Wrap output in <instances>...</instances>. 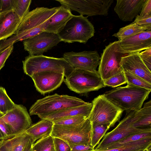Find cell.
<instances>
[{
  "label": "cell",
  "instance_id": "6da1fadb",
  "mask_svg": "<svg viewBox=\"0 0 151 151\" xmlns=\"http://www.w3.org/2000/svg\"><path fill=\"white\" fill-rule=\"evenodd\" d=\"M58 7H38L29 12L21 19L16 33L0 42V51L10 45L33 37L44 31L48 20L58 11Z\"/></svg>",
  "mask_w": 151,
  "mask_h": 151
},
{
  "label": "cell",
  "instance_id": "7a4b0ae2",
  "mask_svg": "<svg viewBox=\"0 0 151 151\" xmlns=\"http://www.w3.org/2000/svg\"><path fill=\"white\" fill-rule=\"evenodd\" d=\"M151 91L127 84L105 92L104 96L123 111H137L140 109L147 99Z\"/></svg>",
  "mask_w": 151,
  "mask_h": 151
},
{
  "label": "cell",
  "instance_id": "3957f363",
  "mask_svg": "<svg viewBox=\"0 0 151 151\" xmlns=\"http://www.w3.org/2000/svg\"><path fill=\"white\" fill-rule=\"evenodd\" d=\"M87 103L75 96L55 93L37 100L30 107L29 114L37 115L41 119L55 113Z\"/></svg>",
  "mask_w": 151,
  "mask_h": 151
},
{
  "label": "cell",
  "instance_id": "277c9868",
  "mask_svg": "<svg viewBox=\"0 0 151 151\" xmlns=\"http://www.w3.org/2000/svg\"><path fill=\"white\" fill-rule=\"evenodd\" d=\"M22 63L24 73L30 77L36 73L52 70L62 73L67 78L74 69L63 57L57 58L43 55H29Z\"/></svg>",
  "mask_w": 151,
  "mask_h": 151
},
{
  "label": "cell",
  "instance_id": "5b68a950",
  "mask_svg": "<svg viewBox=\"0 0 151 151\" xmlns=\"http://www.w3.org/2000/svg\"><path fill=\"white\" fill-rule=\"evenodd\" d=\"M93 125L88 118L83 122L71 126L54 124L50 136L60 138L67 143L71 148L80 144L91 145Z\"/></svg>",
  "mask_w": 151,
  "mask_h": 151
},
{
  "label": "cell",
  "instance_id": "8992f818",
  "mask_svg": "<svg viewBox=\"0 0 151 151\" xmlns=\"http://www.w3.org/2000/svg\"><path fill=\"white\" fill-rule=\"evenodd\" d=\"M88 17L73 15L58 34L61 41L69 43L76 42L86 44L94 36L93 25Z\"/></svg>",
  "mask_w": 151,
  "mask_h": 151
},
{
  "label": "cell",
  "instance_id": "52a82bcc",
  "mask_svg": "<svg viewBox=\"0 0 151 151\" xmlns=\"http://www.w3.org/2000/svg\"><path fill=\"white\" fill-rule=\"evenodd\" d=\"M88 117L93 125L106 124L113 127L119 120L123 111L108 100L103 94L94 99Z\"/></svg>",
  "mask_w": 151,
  "mask_h": 151
},
{
  "label": "cell",
  "instance_id": "ba28073f",
  "mask_svg": "<svg viewBox=\"0 0 151 151\" xmlns=\"http://www.w3.org/2000/svg\"><path fill=\"white\" fill-rule=\"evenodd\" d=\"M64 81L70 90L78 93L98 90L105 86L98 71L92 72L74 69Z\"/></svg>",
  "mask_w": 151,
  "mask_h": 151
},
{
  "label": "cell",
  "instance_id": "9c48e42d",
  "mask_svg": "<svg viewBox=\"0 0 151 151\" xmlns=\"http://www.w3.org/2000/svg\"><path fill=\"white\" fill-rule=\"evenodd\" d=\"M126 55L120 51L118 41L105 46L101 54L98 70L103 80L123 71L120 63L121 58Z\"/></svg>",
  "mask_w": 151,
  "mask_h": 151
},
{
  "label": "cell",
  "instance_id": "30bf717a",
  "mask_svg": "<svg viewBox=\"0 0 151 151\" xmlns=\"http://www.w3.org/2000/svg\"><path fill=\"white\" fill-rule=\"evenodd\" d=\"M125 117L116 127L106 134L101 141L94 149L97 150L104 146L121 140L130 135L139 133L151 131V129H142L134 126L136 118L135 111H127Z\"/></svg>",
  "mask_w": 151,
  "mask_h": 151
},
{
  "label": "cell",
  "instance_id": "8fae6325",
  "mask_svg": "<svg viewBox=\"0 0 151 151\" xmlns=\"http://www.w3.org/2000/svg\"><path fill=\"white\" fill-rule=\"evenodd\" d=\"M61 6L70 11H76L80 15L87 17L107 16L114 0H56Z\"/></svg>",
  "mask_w": 151,
  "mask_h": 151
},
{
  "label": "cell",
  "instance_id": "7c38bea8",
  "mask_svg": "<svg viewBox=\"0 0 151 151\" xmlns=\"http://www.w3.org/2000/svg\"><path fill=\"white\" fill-rule=\"evenodd\" d=\"M61 42L57 34L43 32L23 41L24 50L29 55H42Z\"/></svg>",
  "mask_w": 151,
  "mask_h": 151
},
{
  "label": "cell",
  "instance_id": "4fadbf2b",
  "mask_svg": "<svg viewBox=\"0 0 151 151\" xmlns=\"http://www.w3.org/2000/svg\"><path fill=\"white\" fill-rule=\"evenodd\" d=\"M2 118L8 126L14 136L23 134L32 125V121L26 108L22 105L16 104L15 107Z\"/></svg>",
  "mask_w": 151,
  "mask_h": 151
},
{
  "label": "cell",
  "instance_id": "5bb4252c",
  "mask_svg": "<svg viewBox=\"0 0 151 151\" xmlns=\"http://www.w3.org/2000/svg\"><path fill=\"white\" fill-rule=\"evenodd\" d=\"M63 58L74 69L96 72L100 57L97 51L65 52Z\"/></svg>",
  "mask_w": 151,
  "mask_h": 151
},
{
  "label": "cell",
  "instance_id": "9a60e30c",
  "mask_svg": "<svg viewBox=\"0 0 151 151\" xmlns=\"http://www.w3.org/2000/svg\"><path fill=\"white\" fill-rule=\"evenodd\" d=\"M30 77L37 91L44 95L60 87L64 81L65 76L62 73L47 70L35 73Z\"/></svg>",
  "mask_w": 151,
  "mask_h": 151
},
{
  "label": "cell",
  "instance_id": "2e32d148",
  "mask_svg": "<svg viewBox=\"0 0 151 151\" xmlns=\"http://www.w3.org/2000/svg\"><path fill=\"white\" fill-rule=\"evenodd\" d=\"M119 42L120 50L122 53L140 52L151 47V30H147Z\"/></svg>",
  "mask_w": 151,
  "mask_h": 151
},
{
  "label": "cell",
  "instance_id": "e0dca14e",
  "mask_svg": "<svg viewBox=\"0 0 151 151\" xmlns=\"http://www.w3.org/2000/svg\"><path fill=\"white\" fill-rule=\"evenodd\" d=\"M120 65L123 71L135 74L151 83V71L142 61L139 52L127 54L123 56Z\"/></svg>",
  "mask_w": 151,
  "mask_h": 151
},
{
  "label": "cell",
  "instance_id": "ac0fdd59",
  "mask_svg": "<svg viewBox=\"0 0 151 151\" xmlns=\"http://www.w3.org/2000/svg\"><path fill=\"white\" fill-rule=\"evenodd\" d=\"M145 0H117L114 10L124 22L132 21L140 12Z\"/></svg>",
  "mask_w": 151,
  "mask_h": 151
},
{
  "label": "cell",
  "instance_id": "d6986e66",
  "mask_svg": "<svg viewBox=\"0 0 151 151\" xmlns=\"http://www.w3.org/2000/svg\"><path fill=\"white\" fill-rule=\"evenodd\" d=\"M21 19L13 10L0 14V42L16 33Z\"/></svg>",
  "mask_w": 151,
  "mask_h": 151
},
{
  "label": "cell",
  "instance_id": "ffe728a7",
  "mask_svg": "<svg viewBox=\"0 0 151 151\" xmlns=\"http://www.w3.org/2000/svg\"><path fill=\"white\" fill-rule=\"evenodd\" d=\"M68 8L61 6L57 12L48 20L44 31L58 34L73 16Z\"/></svg>",
  "mask_w": 151,
  "mask_h": 151
},
{
  "label": "cell",
  "instance_id": "44dd1931",
  "mask_svg": "<svg viewBox=\"0 0 151 151\" xmlns=\"http://www.w3.org/2000/svg\"><path fill=\"white\" fill-rule=\"evenodd\" d=\"M92 103H88L80 106L71 107L55 113L44 117L41 119H48L52 122L69 117L82 116L88 118L92 108Z\"/></svg>",
  "mask_w": 151,
  "mask_h": 151
},
{
  "label": "cell",
  "instance_id": "7402d4cb",
  "mask_svg": "<svg viewBox=\"0 0 151 151\" xmlns=\"http://www.w3.org/2000/svg\"><path fill=\"white\" fill-rule=\"evenodd\" d=\"M54 123L47 119H42L32 124L24 133L30 136L34 143L36 140L50 136Z\"/></svg>",
  "mask_w": 151,
  "mask_h": 151
},
{
  "label": "cell",
  "instance_id": "603a6c76",
  "mask_svg": "<svg viewBox=\"0 0 151 151\" xmlns=\"http://www.w3.org/2000/svg\"><path fill=\"white\" fill-rule=\"evenodd\" d=\"M32 139L24 132L5 141L0 146V151H23Z\"/></svg>",
  "mask_w": 151,
  "mask_h": 151
},
{
  "label": "cell",
  "instance_id": "cb8c5ba5",
  "mask_svg": "<svg viewBox=\"0 0 151 151\" xmlns=\"http://www.w3.org/2000/svg\"><path fill=\"white\" fill-rule=\"evenodd\" d=\"M136 120L134 126L142 129H151V100L145 103L142 108L135 111Z\"/></svg>",
  "mask_w": 151,
  "mask_h": 151
},
{
  "label": "cell",
  "instance_id": "d4e9b609",
  "mask_svg": "<svg viewBox=\"0 0 151 151\" xmlns=\"http://www.w3.org/2000/svg\"><path fill=\"white\" fill-rule=\"evenodd\" d=\"M149 30L147 27L141 26L133 22L120 28L118 32L114 34L112 36L117 38L118 41L134 36Z\"/></svg>",
  "mask_w": 151,
  "mask_h": 151
},
{
  "label": "cell",
  "instance_id": "484cf974",
  "mask_svg": "<svg viewBox=\"0 0 151 151\" xmlns=\"http://www.w3.org/2000/svg\"><path fill=\"white\" fill-rule=\"evenodd\" d=\"M148 138H151V131L142 132L130 135L119 141L105 145L97 150L113 149L127 143Z\"/></svg>",
  "mask_w": 151,
  "mask_h": 151
},
{
  "label": "cell",
  "instance_id": "4316f807",
  "mask_svg": "<svg viewBox=\"0 0 151 151\" xmlns=\"http://www.w3.org/2000/svg\"><path fill=\"white\" fill-rule=\"evenodd\" d=\"M151 145V138L142 139L113 149L94 151H138L143 150Z\"/></svg>",
  "mask_w": 151,
  "mask_h": 151
},
{
  "label": "cell",
  "instance_id": "83f0119b",
  "mask_svg": "<svg viewBox=\"0 0 151 151\" xmlns=\"http://www.w3.org/2000/svg\"><path fill=\"white\" fill-rule=\"evenodd\" d=\"M127 84L144 88L151 91V83L127 71H123Z\"/></svg>",
  "mask_w": 151,
  "mask_h": 151
},
{
  "label": "cell",
  "instance_id": "f1b7e54d",
  "mask_svg": "<svg viewBox=\"0 0 151 151\" xmlns=\"http://www.w3.org/2000/svg\"><path fill=\"white\" fill-rule=\"evenodd\" d=\"M16 105L7 95L5 89L0 87V112L4 114L14 108Z\"/></svg>",
  "mask_w": 151,
  "mask_h": 151
},
{
  "label": "cell",
  "instance_id": "f546056e",
  "mask_svg": "<svg viewBox=\"0 0 151 151\" xmlns=\"http://www.w3.org/2000/svg\"><path fill=\"white\" fill-rule=\"evenodd\" d=\"M54 150L53 138L51 136L38 139L34 143L32 151H53Z\"/></svg>",
  "mask_w": 151,
  "mask_h": 151
},
{
  "label": "cell",
  "instance_id": "4dcf8cb0",
  "mask_svg": "<svg viewBox=\"0 0 151 151\" xmlns=\"http://www.w3.org/2000/svg\"><path fill=\"white\" fill-rule=\"evenodd\" d=\"M93 134L91 145L94 149L99 144L101 139L110 127L108 125L99 124L93 125Z\"/></svg>",
  "mask_w": 151,
  "mask_h": 151
},
{
  "label": "cell",
  "instance_id": "1f68e13d",
  "mask_svg": "<svg viewBox=\"0 0 151 151\" xmlns=\"http://www.w3.org/2000/svg\"><path fill=\"white\" fill-rule=\"evenodd\" d=\"M31 0H15L13 11L22 19L29 12Z\"/></svg>",
  "mask_w": 151,
  "mask_h": 151
},
{
  "label": "cell",
  "instance_id": "d6a6232c",
  "mask_svg": "<svg viewBox=\"0 0 151 151\" xmlns=\"http://www.w3.org/2000/svg\"><path fill=\"white\" fill-rule=\"evenodd\" d=\"M105 86L115 88L127 83L123 71L116 74L106 80H103Z\"/></svg>",
  "mask_w": 151,
  "mask_h": 151
},
{
  "label": "cell",
  "instance_id": "836d02e7",
  "mask_svg": "<svg viewBox=\"0 0 151 151\" xmlns=\"http://www.w3.org/2000/svg\"><path fill=\"white\" fill-rule=\"evenodd\" d=\"M88 118L84 116H77L60 119L53 122L54 124L59 125H74L83 122Z\"/></svg>",
  "mask_w": 151,
  "mask_h": 151
},
{
  "label": "cell",
  "instance_id": "e575fe53",
  "mask_svg": "<svg viewBox=\"0 0 151 151\" xmlns=\"http://www.w3.org/2000/svg\"><path fill=\"white\" fill-rule=\"evenodd\" d=\"M55 151H71L68 144L64 140L57 137H53Z\"/></svg>",
  "mask_w": 151,
  "mask_h": 151
},
{
  "label": "cell",
  "instance_id": "d590c367",
  "mask_svg": "<svg viewBox=\"0 0 151 151\" xmlns=\"http://www.w3.org/2000/svg\"><path fill=\"white\" fill-rule=\"evenodd\" d=\"M133 23L147 27L149 30H151V15L140 16L138 14Z\"/></svg>",
  "mask_w": 151,
  "mask_h": 151
},
{
  "label": "cell",
  "instance_id": "8d00e7d4",
  "mask_svg": "<svg viewBox=\"0 0 151 151\" xmlns=\"http://www.w3.org/2000/svg\"><path fill=\"white\" fill-rule=\"evenodd\" d=\"M14 44H12L0 51V70L4 66L5 63L12 52Z\"/></svg>",
  "mask_w": 151,
  "mask_h": 151
},
{
  "label": "cell",
  "instance_id": "74e56055",
  "mask_svg": "<svg viewBox=\"0 0 151 151\" xmlns=\"http://www.w3.org/2000/svg\"><path fill=\"white\" fill-rule=\"evenodd\" d=\"M140 56L142 61L151 71V47L139 52Z\"/></svg>",
  "mask_w": 151,
  "mask_h": 151
},
{
  "label": "cell",
  "instance_id": "f35d334b",
  "mask_svg": "<svg viewBox=\"0 0 151 151\" xmlns=\"http://www.w3.org/2000/svg\"><path fill=\"white\" fill-rule=\"evenodd\" d=\"M15 0H0V14L13 10Z\"/></svg>",
  "mask_w": 151,
  "mask_h": 151
},
{
  "label": "cell",
  "instance_id": "ab89813d",
  "mask_svg": "<svg viewBox=\"0 0 151 151\" xmlns=\"http://www.w3.org/2000/svg\"><path fill=\"white\" fill-rule=\"evenodd\" d=\"M139 15L140 16L151 15V0H145Z\"/></svg>",
  "mask_w": 151,
  "mask_h": 151
},
{
  "label": "cell",
  "instance_id": "60d3db41",
  "mask_svg": "<svg viewBox=\"0 0 151 151\" xmlns=\"http://www.w3.org/2000/svg\"><path fill=\"white\" fill-rule=\"evenodd\" d=\"M71 151H94L90 145L80 144L75 145L71 148Z\"/></svg>",
  "mask_w": 151,
  "mask_h": 151
},
{
  "label": "cell",
  "instance_id": "b9f144b4",
  "mask_svg": "<svg viewBox=\"0 0 151 151\" xmlns=\"http://www.w3.org/2000/svg\"><path fill=\"white\" fill-rule=\"evenodd\" d=\"M9 139H8L6 137L3 132L0 129V146L3 144L5 141Z\"/></svg>",
  "mask_w": 151,
  "mask_h": 151
},
{
  "label": "cell",
  "instance_id": "7bdbcfd3",
  "mask_svg": "<svg viewBox=\"0 0 151 151\" xmlns=\"http://www.w3.org/2000/svg\"><path fill=\"white\" fill-rule=\"evenodd\" d=\"M34 143L32 139L26 146L23 151H32V146Z\"/></svg>",
  "mask_w": 151,
  "mask_h": 151
},
{
  "label": "cell",
  "instance_id": "ee69618b",
  "mask_svg": "<svg viewBox=\"0 0 151 151\" xmlns=\"http://www.w3.org/2000/svg\"><path fill=\"white\" fill-rule=\"evenodd\" d=\"M143 151H151V145L145 149Z\"/></svg>",
  "mask_w": 151,
  "mask_h": 151
},
{
  "label": "cell",
  "instance_id": "f6af8a7d",
  "mask_svg": "<svg viewBox=\"0 0 151 151\" xmlns=\"http://www.w3.org/2000/svg\"><path fill=\"white\" fill-rule=\"evenodd\" d=\"M143 150H140V151H143Z\"/></svg>",
  "mask_w": 151,
  "mask_h": 151
},
{
  "label": "cell",
  "instance_id": "bcb514c9",
  "mask_svg": "<svg viewBox=\"0 0 151 151\" xmlns=\"http://www.w3.org/2000/svg\"><path fill=\"white\" fill-rule=\"evenodd\" d=\"M53 151H55V150H53Z\"/></svg>",
  "mask_w": 151,
  "mask_h": 151
}]
</instances>
